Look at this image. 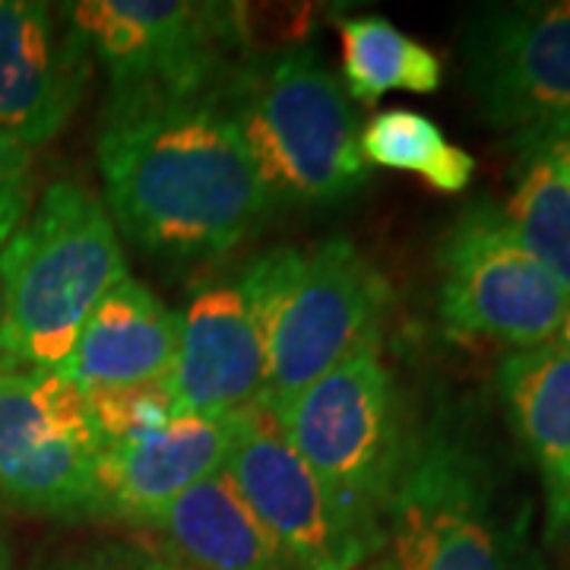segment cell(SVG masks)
Wrapping results in <instances>:
<instances>
[{
  "instance_id": "cell-4",
  "label": "cell",
  "mask_w": 570,
  "mask_h": 570,
  "mask_svg": "<svg viewBox=\"0 0 570 570\" xmlns=\"http://www.w3.org/2000/svg\"><path fill=\"white\" fill-rule=\"evenodd\" d=\"M121 235L86 184L55 181L0 247V343L17 371H61L82 324L127 279Z\"/></svg>"
},
{
  "instance_id": "cell-8",
  "label": "cell",
  "mask_w": 570,
  "mask_h": 570,
  "mask_svg": "<svg viewBox=\"0 0 570 570\" xmlns=\"http://www.w3.org/2000/svg\"><path fill=\"white\" fill-rule=\"evenodd\" d=\"M438 314L453 336L513 348L554 343L568 292L520 245L504 206L485 197L460 209L438 247Z\"/></svg>"
},
{
  "instance_id": "cell-2",
  "label": "cell",
  "mask_w": 570,
  "mask_h": 570,
  "mask_svg": "<svg viewBox=\"0 0 570 570\" xmlns=\"http://www.w3.org/2000/svg\"><path fill=\"white\" fill-rule=\"evenodd\" d=\"M384 551L393 570H551L532 498L466 406L415 425Z\"/></svg>"
},
{
  "instance_id": "cell-20",
  "label": "cell",
  "mask_w": 570,
  "mask_h": 570,
  "mask_svg": "<svg viewBox=\"0 0 570 570\" xmlns=\"http://www.w3.org/2000/svg\"><path fill=\"white\" fill-rule=\"evenodd\" d=\"M513 149V190L504 206L520 245L546 266L554 283L570 292V184L554 165L532 153Z\"/></svg>"
},
{
  "instance_id": "cell-10",
  "label": "cell",
  "mask_w": 570,
  "mask_h": 570,
  "mask_svg": "<svg viewBox=\"0 0 570 570\" xmlns=\"http://www.w3.org/2000/svg\"><path fill=\"white\" fill-rule=\"evenodd\" d=\"M223 472L298 570H362L387 549L336 504L273 409L254 403L232 415Z\"/></svg>"
},
{
  "instance_id": "cell-24",
  "label": "cell",
  "mask_w": 570,
  "mask_h": 570,
  "mask_svg": "<svg viewBox=\"0 0 570 570\" xmlns=\"http://www.w3.org/2000/svg\"><path fill=\"white\" fill-rule=\"evenodd\" d=\"M510 146L532 149V153L546 156V159L554 165V171L570 184V115L513 134V137H510Z\"/></svg>"
},
{
  "instance_id": "cell-23",
  "label": "cell",
  "mask_w": 570,
  "mask_h": 570,
  "mask_svg": "<svg viewBox=\"0 0 570 570\" xmlns=\"http://www.w3.org/2000/svg\"><path fill=\"white\" fill-rule=\"evenodd\" d=\"M77 570H171L142 539H108Z\"/></svg>"
},
{
  "instance_id": "cell-16",
  "label": "cell",
  "mask_w": 570,
  "mask_h": 570,
  "mask_svg": "<svg viewBox=\"0 0 570 570\" xmlns=\"http://www.w3.org/2000/svg\"><path fill=\"white\" fill-rule=\"evenodd\" d=\"M134 530L171 570H298L225 472L184 491Z\"/></svg>"
},
{
  "instance_id": "cell-6",
  "label": "cell",
  "mask_w": 570,
  "mask_h": 570,
  "mask_svg": "<svg viewBox=\"0 0 570 570\" xmlns=\"http://www.w3.org/2000/svg\"><path fill=\"white\" fill-rule=\"evenodd\" d=\"M273 412L336 504L387 542V513L412 453L415 422L381 343L358 348Z\"/></svg>"
},
{
  "instance_id": "cell-14",
  "label": "cell",
  "mask_w": 570,
  "mask_h": 570,
  "mask_svg": "<svg viewBox=\"0 0 570 570\" xmlns=\"http://www.w3.org/2000/svg\"><path fill=\"white\" fill-rule=\"evenodd\" d=\"M232 415H178L159 431L105 448L99 463V520L137 527L184 491L223 472Z\"/></svg>"
},
{
  "instance_id": "cell-17",
  "label": "cell",
  "mask_w": 570,
  "mask_h": 570,
  "mask_svg": "<svg viewBox=\"0 0 570 570\" xmlns=\"http://www.w3.org/2000/svg\"><path fill=\"white\" fill-rule=\"evenodd\" d=\"M178 333L181 314L149 285L127 276L89 314L58 374L82 393L165 381L178 352Z\"/></svg>"
},
{
  "instance_id": "cell-7",
  "label": "cell",
  "mask_w": 570,
  "mask_h": 570,
  "mask_svg": "<svg viewBox=\"0 0 570 570\" xmlns=\"http://www.w3.org/2000/svg\"><path fill=\"white\" fill-rule=\"evenodd\" d=\"M67 20L105 70V102L216 96L247 58L245 13L216 0H73Z\"/></svg>"
},
{
  "instance_id": "cell-18",
  "label": "cell",
  "mask_w": 570,
  "mask_h": 570,
  "mask_svg": "<svg viewBox=\"0 0 570 570\" xmlns=\"http://www.w3.org/2000/svg\"><path fill=\"white\" fill-rule=\"evenodd\" d=\"M340 58L352 102L374 105L390 92L431 96L444 82V63L431 48L374 13L340 20Z\"/></svg>"
},
{
  "instance_id": "cell-19",
  "label": "cell",
  "mask_w": 570,
  "mask_h": 570,
  "mask_svg": "<svg viewBox=\"0 0 570 570\" xmlns=\"http://www.w3.org/2000/svg\"><path fill=\"white\" fill-rule=\"evenodd\" d=\"M367 168H390L422 178L441 194H463L475 178V159L422 111L387 108L362 127Z\"/></svg>"
},
{
  "instance_id": "cell-28",
  "label": "cell",
  "mask_w": 570,
  "mask_h": 570,
  "mask_svg": "<svg viewBox=\"0 0 570 570\" xmlns=\"http://www.w3.org/2000/svg\"><path fill=\"white\" fill-rule=\"evenodd\" d=\"M10 371H17V367L10 365V358H7V352H3V343H0V377L10 374Z\"/></svg>"
},
{
  "instance_id": "cell-3",
  "label": "cell",
  "mask_w": 570,
  "mask_h": 570,
  "mask_svg": "<svg viewBox=\"0 0 570 570\" xmlns=\"http://www.w3.org/2000/svg\"><path fill=\"white\" fill-rule=\"evenodd\" d=\"M223 102L273 209L343 204L367 184L352 99L314 45L247 55Z\"/></svg>"
},
{
  "instance_id": "cell-15",
  "label": "cell",
  "mask_w": 570,
  "mask_h": 570,
  "mask_svg": "<svg viewBox=\"0 0 570 570\" xmlns=\"http://www.w3.org/2000/svg\"><path fill=\"white\" fill-rule=\"evenodd\" d=\"M498 400L539 475L542 539L570 549V352L554 343L513 348L494 374Z\"/></svg>"
},
{
  "instance_id": "cell-12",
  "label": "cell",
  "mask_w": 570,
  "mask_h": 570,
  "mask_svg": "<svg viewBox=\"0 0 570 570\" xmlns=\"http://www.w3.org/2000/svg\"><path fill=\"white\" fill-rule=\"evenodd\" d=\"M96 61L61 7L0 0V130L29 153L77 115Z\"/></svg>"
},
{
  "instance_id": "cell-13",
  "label": "cell",
  "mask_w": 570,
  "mask_h": 570,
  "mask_svg": "<svg viewBox=\"0 0 570 570\" xmlns=\"http://www.w3.org/2000/svg\"><path fill=\"white\" fill-rule=\"evenodd\" d=\"M264 343L238 279L204 285L181 314L165 387L178 415L228 419L264 396Z\"/></svg>"
},
{
  "instance_id": "cell-21",
  "label": "cell",
  "mask_w": 570,
  "mask_h": 570,
  "mask_svg": "<svg viewBox=\"0 0 570 570\" xmlns=\"http://www.w3.org/2000/svg\"><path fill=\"white\" fill-rule=\"evenodd\" d=\"M86 400H89L92 422L99 428L105 448L140 438L149 431H159V428L178 419V409L171 403V393L165 387V381L86 390Z\"/></svg>"
},
{
  "instance_id": "cell-25",
  "label": "cell",
  "mask_w": 570,
  "mask_h": 570,
  "mask_svg": "<svg viewBox=\"0 0 570 570\" xmlns=\"http://www.w3.org/2000/svg\"><path fill=\"white\" fill-rule=\"evenodd\" d=\"M554 346L570 352V292L568 302H564V314H561V324H558V333H554Z\"/></svg>"
},
{
  "instance_id": "cell-11",
  "label": "cell",
  "mask_w": 570,
  "mask_h": 570,
  "mask_svg": "<svg viewBox=\"0 0 570 570\" xmlns=\"http://www.w3.org/2000/svg\"><path fill=\"white\" fill-rule=\"evenodd\" d=\"M463 89L494 130L570 115V0H510L469 13L460 32Z\"/></svg>"
},
{
  "instance_id": "cell-27",
  "label": "cell",
  "mask_w": 570,
  "mask_h": 570,
  "mask_svg": "<svg viewBox=\"0 0 570 570\" xmlns=\"http://www.w3.org/2000/svg\"><path fill=\"white\" fill-rule=\"evenodd\" d=\"M0 570H10V549H7L3 535H0Z\"/></svg>"
},
{
  "instance_id": "cell-22",
  "label": "cell",
  "mask_w": 570,
  "mask_h": 570,
  "mask_svg": "<svg viewBox=\"0 0 570 570\" xmlns=\"http://www.w3.org/2000/svg\"><path fill=\"white\" fill-rule=\"evenodd\" d=\"M32 209V153L0 130V247Z\"/></svg>"
},
{
  "instance_id": "cell-1",
  "label": "cell",
  "mask_w": 570,
  "mask_h": 570,
  "mask_svg": "<svg viewBox=\"0 0 570 570\" xmlns=\"http://www.w3.org/2000/svg\"><path fill=\"white\" fill-rule=\"evenodd\" d=\"M96 159L115 228L156 257H223L273 213L223 92L105 102Z\"/></svg>"
},
{
  "instance_id": "cell-5",
  "label": "cell",
  "mask_w": 570,
  "mask_h": 570,
  "mask_svg": "<svg viewBox=\"0 0 570 570\" xmlns=\"http://www.w3.org/2000/svg\"><path fill=\"white\" fill-rule=\"evenodd\" d=\"M238 283L264 343L266 409L285 406L384 336L387 279L343 235L307 247H273L242 269Z\"/></svg>"
},
{
  "instance_id": "cell-9",
  "label": "cell",
  "mask_w": 570,
  "mask_h": 570,
  "mask_svg": "<svg viewBox=\"0 0 570 570\" xmlns=\"http://www.w3.org/2000/svg\"><path fill=\"white\" fill-rule=\"evenodd\" d=\"M105 444L89 400L58 371L0 377V498L45 517L99 520Z\"/></svg>"
},
{
  "instance_id": "cell-26",
  "label": "cell",
  "mask_w": 570,
  "mask_h": 570,
  "mask_svg": "<svg viewBox=\"0 0 570 570\" xmlns=\"http://www.w3.org/2000/svg\"><path fill=\"white\" fill-rule=\"evenodd\" d=\"M362 570H393V564H390V558H387V551L381 554V558H374L371 564H365Z\"/></svg>"
},
{
  "instance_id": "cell-29",
  "label": "cell",
  "mask_w": 570,
  "mask_h": 570,
  "mask_svg": "<svg viewBox=\"0 0 570 570\" xmlns=\"http://www.w3.org/2000/svg\"><path fill=\"white\" fill-rule=\"evenodd\" d=\"M55 570H77V568H55Z\"/></svg>"
}]
</instances>
